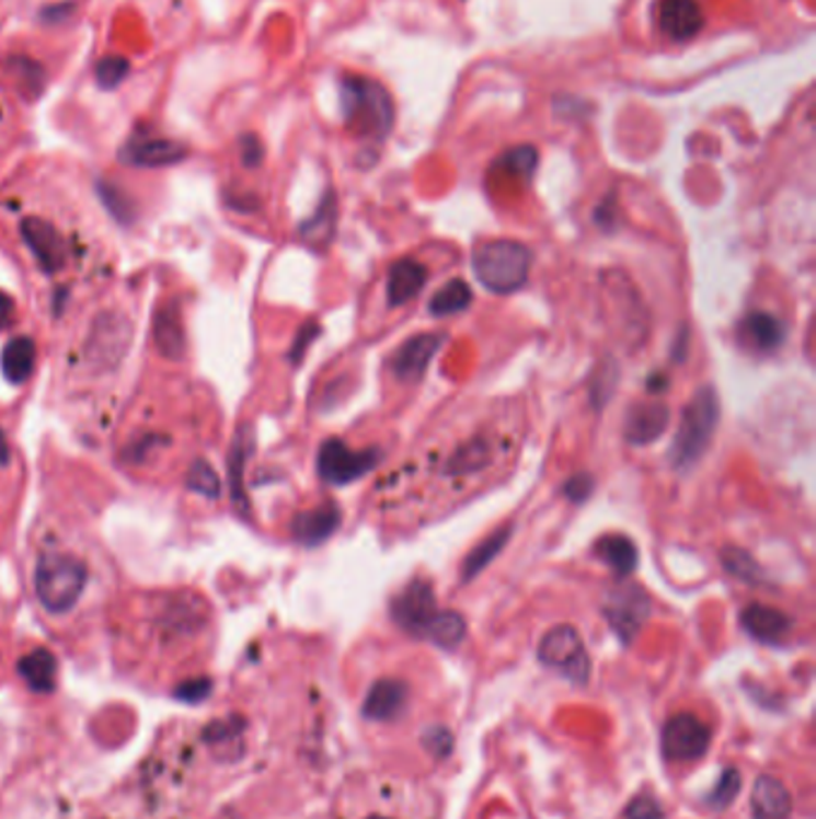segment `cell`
Returning a JSON list of instances; mask_svg holds the SVG:
<instances>
[{
	"label": "cell",
	"mask_w": 816,
	"mask_h": 819,
	"mask_svg": "<svg viewBox=\"0 0 816 819\" xmlns=\"http://www.w3.org/2000/svg\"><path fill=\"white\" fill-rule=\"evenodd\" d=\"M115 667L139 685L180 688L209 667L216 647V611L192 587L133 590L106 609Z\"/></svg>",
	"instance_id": "6da1fadb"
},
{
	"label": "cell",
	"mask_w": 816,
	"mask_h": 819,
	"mask_svg": "<svg viewBox=\"0 0 816 819\" xmlns=\"http://www.w3.org/2000/svg\"><path fill=\"white\" fill-rule=\"evenodd\" d=\"M113 566L101 544L80 524L46 520L30 546V585L48 625L68 631L111 601Z\"/></svg>",
	"instance_id": "7a4b0ae2"
},
{
	"label": "cell",
	"mask_w": 816,
	"mask_h": 819,
	"mask_svg": "<svg viewBox=\"0 0 816 819\" xmlns=\"http://www.w3.org/2000/svg\"><path fill=\"white\" fill-rule=\"evenodd\" d=\"M209 401L197 393L185 410H157L151 399L135 401L125 417L118 458L125 470L139 477H159L185 470L211 439Z\"/></svg>",
	"instance_id": "3957f363"
},
{
	"label": "cell",
	"mask_w": 816,
	"mask_h": 819,
	"mask_svg": "<svg viewBox=\"0 0 816 819\" xmlns=\"http://www.w3.org/2000/svg\"><path fill=\"white\" fill-rule=\"evenodd\" d=\"M80 314V312H77ZM133 343V316L123 304L99 302L77 316V334L65 348L62 391L70 405L101 403Z\"/></svg>",
	"instance_id": "277c9868"
},
{
	"label": "cell",
	"mask_w": 816,
	"mask_h": 819,
	"mask_svg": "<svg viewBox=\"0 0 816 819\" xmlns=\"http://www.w3.org/2000/svg\"><path fill=\"white\" fill-rule=\"evenodd\" d=\"M341 108L345 125L361 139L383 142L393 130L395 108L388 89L365 74H347L341 80Z\"/></svg>",
	"instance_id": "5b68a950"
},
{
	"label": "cell",
	"mask_w": 816,
	"mask_h": 819,
	"mask_svg": "<svg viewBox=\"0 0 816 819\" xmlns=\"http://www.w3.org/2000/svg\"><path fill=\"white\" fill-rule=\"evenodd\" d=\"M721 417L719 395L711 387L699 389L692 401L685 405L680 427L676 431V439L670 446V463L678 472L692 470L699 458L706 453V448L714 439Z\"/></svg>",
	"instance_id": "8992f818"
},
{
	"label": "cell",
	"mask_w": 816,
	"mask_h": 819,
	"mask_svg": "<svg viewBox=\"0 0 816 819\" xmlns=\"http://www.w3.org/2000/svg\"><path fill=\"white\" fill-rule=\"evenodd\" d=\"M532 252L517 240H489L472 254V268L486 290L496 296L520 290L529 278Z\"/></svg>",
	"instance_id": "52a82bcc"
},
{
	"label": "cell",
	"mask_w": 816,
	"mask_h": 819,
	"mask_svg": "<svg viewBox=\"0 0 816 819\" xmlns=\"http://www.w3.org/2000/svg\"><path fill=\"white\" fill-rule=\"evenodd\" d=\"M539 659L547 667L565 673L575 683H585L589 678L587 649L582 645V637L573 625H555L553 631L543 635L539 645Z\"/></svg>",
	"instance_id": "ba28073f"
},
{
	"label": "cell",
	"mask_w": 816,
	"mask_h": 819,
	"mask_svg": "<svg viewBox=\"0 0 816 819\" xmlns=\"http://www.w3.org/2000/svg\"><path fill=\"white\" fill-rule=\"evenodd\" d=\"M383 453L379 448H367V451H349L341 439H331L321 446L319 451V475L331 484H349L365 477L381 463Z\"/></svg>",
	"instance_id": "9c48e42d"
},
{
	"label": "cell",
	"mask_w": 816,
	"mask_h": 819,
	"mask_svg": "<svg viewBox=\"0 0 816 819\" xmlns=\"http://www.w3.org/2000/svg\"><path fill=\"white\" fill-rule=\"evenodd\" d=\"M664 754L670 762H692L699 760L709 750L711 743V728L697 719L694 714H676L670 716L664 726Z\"/></svg>",
	"instance_id": "30bf717a"
},
{
	"label": "cell",
	"mask_w": 816,
	"mask_h": 819,
	"mask_svg": "<svg viewBox=\"0 0 816 819\" xmlns=\"http://www.w3.org/2000/svg\"><path fill=\"white\" fill-rule=\"evenodd\" d=\"M650 597L640 587L620 585L618 590L608 595L604 613L608 623L613 625V631L623 637V643H630L642 628L646 616H650Z\"/></svg>",
	"instance_id": "8fae6325"
},
{
	"label": "cell",
	"mask_w": 816,
	"mask_h": 819,
	"mask_svg": "<svg viewBox=\"0 0 816 819\" xmlns=\"http://www.w3.org/2000/svg\"><path fill=\"white\" fill-rule=\"evenodd\" d=\"M436 611L434 587L426 580H412L391 604L393 621L412 635H424Z\"/></svg>",
	"instance_id": "7c38bea8"
},
{
	"label": "cell",
	"mask_w": 816,
	"mask_h": 819,
	"mask_svg": "<svg viewBox=\"0 0 816 819\" xmlns=\"http://www.w3.org/2000/svg\"><path fill=\"white\" fill-rule=\"evenodd\" d=\"M446 343L444 334H420L410 341H405L393 355L391 362V372L400 381H414L420 379L429 362L434 360V355L440 350V345Z\"/></svg>",
	"instance_id": "4fadbf2b"
},
{
	"label": "cell",
	"mask_w": 816,
	"mask_h": 819,
	"mask_svg": "<svg viewBox=\"0 0 816 819\" xmlns=\"http://www.w3.org/2000/svg\"><path fill=\"white\" fill-rule=\"evenodd\" d=\"M494 441L484 437V434H476V437L460 443L456 451L450 453L444 468H440V475L448 480H470L476 472H484L491 468V463H494Z\"/></svg>",
	"instance_id": "5bb4252c"
},
{
	"label": "cell",
	"mask_w": 816,
	"mask_h": 819,
	"mask_svg": "<svg viewBox=\"0 0 816 819\" xmlns=\"http://www.w3.org/2000/svg\"><path fill=\"white\" fill-rule=\"evenodd\" d=\"M658 27L670 42H690L704 27V15L697 0H660Z\"/></svg>",
	"instance_id": "9a60e30c"
},
{
	"label": "cell",
	"mask_w": 816,
	"mask_h": 819,
	"mask_svg": "<svg viewBox=\"0 0 816 819\" xmlns=\"http://www.w3.org/2000/svg\"><path fill=\"white\" fill-rule=\"evenodd\" d=\"M670 422V410L666 403H634L625 417V439L634 446L656 441L666 431Z\"/></svg>",
	"instance_id": "2e32d148"
},
{
	"label": "cell",
	"mask_w": 816,
	"mask_h": 819,
	"mask_svg": "<svg viewBox=\"0 0 816 819\" xmlns=\"http://www.w3.org/2000/svg\"><path fill=\"white\" fill-rule=\"evenodd\" d=\"M429 280V268H426L417 259H400L391 266L388 272V284H386V296L391 307H403L412 298H417L422 288Z\"/></svg>",
	"instance_id": "e0dca14e"
},
{
	"label": "cell",
	"mask_w": 816,
	"mask_h": 819,
	"mask_svg": "<svg viewBox=\"0 0 816 819\" xmlns=\"http://www.w3.org/2000/svg\"><path fill=\"white\" fill-rule=\"evenodd\" d=\"M743 628L752 635L759 643H779L790 633V621L783 611L763 604H749L743 611Z\"/></svg>",
	"instance_id": "ac0fdd59"
},
{
	"label": "cell",
	"mask_w": 816,
	"mask_h": 819,
	"mask_svg": "<svg viewBox=\"0 0 816 819\" xmlns=\"http://www.w3.org/2000/svg\"><path fill=\"white\" fill-rule=\"evenodd\" d=\"M793 812V798L788 788L773 776H759L752 791L755 819H788Z\"/></svg>",
	"instance_id": "d6986e66"
},
{
	"label": "cell",
	"mask_w": 816,
	"mask_h": 819,
	"mask_svg": "<svg viewBox=\"0 0 816 819\" xmlns=\"http://www.w3.org/2000/svg\"><path fill=\"white\" fill-rule=\"evenodd\" d=\"M594 554H597L618 578H628V575L637 570L640 563L637 546H634V542L625 534L599 537L597 544H594Z\"/></svg>",
	"instance_id": "ffe728a7"
},
{
	"label": "cell",
	"mask_w": 816,
	"mask_h": 819,
	"mask_svg": "<svg viewBox=\"0 0 816 819\" xmlns=\"http://www.w3.org/2000/svg\"><path fill=\"white\" fill-rule=\"evenodd\" d=\"M407 702V685L395 678H383L377 685L369 690L367 702H365V716L369 719H393L395 714L403 712Z\"/></svg>",
	"instance_id": "44dd1931"
},
{
	"label": "cell",
	"mask_w": 816,
	"mask_h": 819,
	"mask_svg": "<svg viewBox=\"0 0 816 819\" xmlns=\"http://www.w3.org/2000/svg\"><path fill=\"white\" fill-rule=\"evenodd\" d=\"M743 336L759 353H773L785 343V324L769 312H752L743 322Z\"/></svg>",
	"instance_id": "7402d4cb"
},
{
	"label": "cell",
	"mask_w": 816,
	"mask_h": 819,
	"mask_svg": "<svg viewBox=\"0 0 816 819\" xmlns=\"http://www.w3.org/2000/svg\"><path fill=\"white\" fill-rule=\"evenodd\" d=\"M341 524V510L335 506H321L317 510H309L295 520V534L297 540L304 544H319L338 530Z\"/></svg>",
	"instance_id": "603a6c76"
},
{
	"label": "cell",
	"mask_w": 816,
	"mask_h": 819,
	"mask_svg": "<svg viewBox=\"0 0 816 819\" xmlns=\"http://www.w3.org/2000/svg\"><path fill=\"white\" fill-rule=\"evenodd\" d=\"M510 537H513V528H501L491 537H486V540L476 549H472L470 556L462 563V582H470L472 578H476V575L503 552Z\"/></svg>",
	"instance_id": "cb8c5ba5"
},
{
	"label": "cell",
	"mask_w": 816,
	"mask_h": 819,
	"mask_svg": "<svg viewBox=\"0 0 816 819\" xmlns=\"http://www.w3.org/2000/svg\"><path fill=\"white\" fill-rule=\"evenodd\" d=\"M472 304V290L464 284L462 278H452L448 284L436 290V296L429 300V314L432 316H448V314H460Z\"/></svg>",
	"instance_id": "d4e9b609"
},
{
	"label": "cell",
	"mask_w": 816,
	"mask_h": 819,
	"mask_svg": "<svg viewBox=\"0 0 816 819\" xmlns=\"http://www.w3.org/2000/svg\"><path fill=\"white\" fill-rule=\"evenodd\" d=\"M464 633H468V623H464V619L456 611H436V616L424 631L426 637H432L436 645L446 649L458 647Z\"/></svg>",
	"instance_id": "484cf974"
},
{
	"label": "cell",
	"mask_w": 816,
	"mask_h": 819,
	"mask_svg": "<svg viewBox=\"0 0 816 819\" xmlns=\"http://www.w3.org/2000/svg\"><path fill=\"white\" fill-rule=\"evenodd\" d=\"M129 153H133V159L137 163L161 165L177 161L185 153V149L175 142H168V139H147V142H135Z\"/></svg>",
	"instance_id": "4316f807"
},
{
	"label": "cell",
	"mask_w": 816,
	"mask_h": 819,
	"mask_svg": "<svg viewBox=\"0 0 816 819\" xmlns=\"http://www.w3.org/2000/svg\"><path fill=\"white\" fill-rule=\"evenodd\" d=\"M721 563L725 566V570L735 575V578H740L749 585H759V580H761L759 563L752 556H749L745 549L725 546L721 552Z\"/></svg>",
	"instance_id": "83f0119b"
},
{
	"label": "cell",
	"mask_w": 816,
	"mask_h": 819,
	"mask_svg": "<svg viewBox=\"0 0 816 819\" xmlns=\"http://www.w3.org/2000/svg\"><path fill=\"white\" fill-rule=\"evenodd\" d=\"M537 161H539V153H537L535 147H517V149L505 153V157L501 159V165L508 173L532 177V173L537 169Z\"/></svg>",
	"instance_id": "f1b7e54d"
},
{
	"label": "cell",
	"mask_w": 816,
	"mask_h": 819,
	"mask_svg": "<svg viewBox=\"0 0 816 819\" xmlns=\"http://www.w3.org/2000/svg\"><path fill=\"white\" fill-rule=\"evenodd\" d=\"M129 72V62L123 56H106L96 66V82L103 89H115Z\"/></svg>",
	"instance_id": "f546056e"
},
{
	"label": "cell",
	"mask_w": 816,
	"mask_h": 819,
	"mask_svg": "<svg viewBox=\"0 0 816 819\" xmlns=\"http://www.w3.org/2000/svg\"><path fill=\"white\" fill-rule=\"evenodd\" d=\"M616 381H618V365L608 360V369H597L591 381V401L594 405H604L611 401V395L616 391Z\"/></svg>",
	"instance_id": "4dcf8cb0"
},
{
	"label": "cell",
	"mask_w": 816,
	"mask_h": 819,
	"mask_svg": "<svg viewBox=\"0 0 816 819\" xmlns=\"http://www.w3.org/2000/svg\"><path fill=\"white\" fill-rule=\"evenodd\" d=\"M563 492L570 501H575V504L587 501L594 492V477L587 475V472H577V475H573L563 484Z\"/></svg>",
	"instance_id": "1f68e13d"
},
{
	"label": "cell",
	"mask_w": 816,
	"mask_h": 819,
	"mask_svg": "<svg viewBox=\"0 0 816 819\" xmlns=\"http://www.w3.org/2000/svg\"><path fill=\"white\" fill-rule=\"evenodd\" d=\"M628 819H666L652 796H640L628 805Z\"/></svg>",
	"instance_id": "d6a6232c"
},
{
	"label": "cell",
	"mask_w": 816,
	"mask_h": 819,
	"mask_svg": "<svg viewBox=\"0 0 816 819\" xmlns=\"http://www.w3.org/2000/svg\"><path fill=\"white\" fill-rule=\"evenodd\" d=\"M737 788H740V776H737V772L728 770V772H725V776H723V782H719L716 791L709 796V803L728 805L735 798Z\"/></svg>",
	"instance_id": "836d02e7"
},
{
	"label": "cell",
	"mask_w": 816,
	"mask_h": 819,
	"mask_svg": "<svg viewBox=\"0 0 816 819\" xmlns=\"http://www.w3.org/2000/svg\"><path fill=\"white\" fill-rule=\"evenodd\" d=\"M242 153H244V161H248V165H258L264 159V149H262V145H258V139L254 135H248L242 139Z\"/></svg>",
	"instance_id": "e575fe53"
},
{
	"label": "cell",
	"mask_w": 816,
	"mask_h": 819,
	"mask_svg": "<svg viewBox=\"0 0 816 819\" xmlns=\"http://www.w3.org/2000/svg\"><path fill=\"white\" fill-rule=\"evenodd\" d=\"M666 377L664 374H658V377H654V379H650V389L654 391V393H658V389H666Z\"/></svg>",
	"instance_id": "d590c367"
},
{
	"label": "cell",
	"mask_w": 816,
	"mask_h": 819,
	"mask_svg": "<svg viewBox=\"0 0 816 819\" xmlns=\"http://www.w3.org/2000/svg\"><path fill=\"white\" fill-rule=\"evenodd\" d=\"M369 819H388V817H369Z\"/></svg>",
	"instance_id": "8d00e7d4"
}]
</instances>
